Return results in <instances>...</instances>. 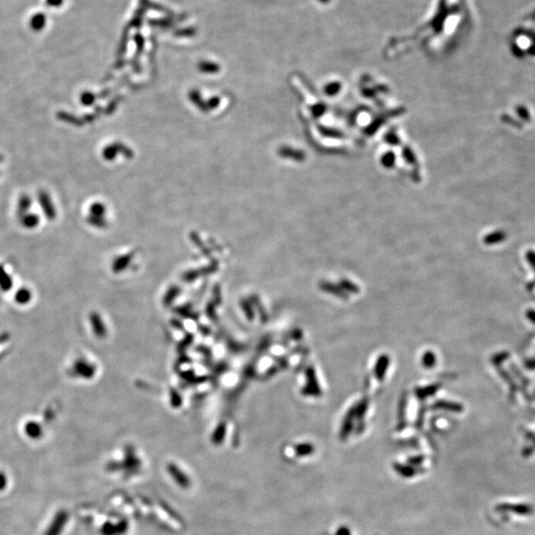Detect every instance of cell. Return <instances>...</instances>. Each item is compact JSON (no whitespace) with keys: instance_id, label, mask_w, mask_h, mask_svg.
<instances>
[{"instance_id":"6","label":"cell","mask_w":535,"mask_h":535,"mask_svg":"<svg viewBox=\"0 0 535 535\" xmlns=\"http://www.w3.org/2000/svg\"><path fill=\"white\" fill-rule=\"evenodd\" d=\"M7 484L6 477L3 473H0V490H3Z\"/></svg>"},{"instance_id":"3","label":"cell","mask_w":535,"mask_h":535,"mask_svg":"<svg viewBox=\"0 0 535 535\" xmlns=\"http://www.w3.org/2000/svg\"><path fill=\"white\" fill-rule=\"evenodd\" d=\"M12 286V280L10 276L0 267V288L3 290H9Z\"/></svg>"},{"instance_id":"5","label":"cell","mask_w":535,"mask_h":535,"mask_svg":"<svg viewBox=\"0 0 535 535\" xmlns=\"http://www.w3.org/2000/svg\"><path fill=\"white\" fill-rule=\"evenodd\" d=\"M501 509H507V510H513V511H515L514 513H521V514H526V513H530L531 512V508L528 507V506H515V507H513V506H506V507H501Z\"/></svg>"},{"instance_id":"4","label":"cell","mask_w":535,"mask_h":535,"mask_svg":"<svg viewBox=\"0 0 535 535\" xmlns=\"http://www.w3.org/2000/svg\"><path fill=\"white\" fill-rule=\"evenodd\" d=\"M15 299L18 303H21V304H25L27 303L28 301L31 300V291L28 290V289H20L16 295H15Z\"/></svg>"},{"instance_id":"1","label":"cell","mask_w":535,"mask_h":535,"mask_svg":"<svg viewBox=\"0 0 535 535\" xmlns=\"http://www.w3.org/2000/svg\"><path fill=\"white\" fill-rule=\"evenodd\" d=\"M66 520H67L66 513L64 512L59 513L56 515V517L54 518V521L50 525V527L47 530V532L45 533V535H59L61 533L63 527H64V524H65Z\"/></svg>"},{"instance_id":"7","label":"cell","mask_w":535,"mask_h":535,"mask_svg":"<svg viewBox=\"0 0 535 535\" xmlns=\"http://www.w3.org/2000/svg\"><path fill=\"white\" fill-rule=\"evenodd\" d=\"M524 33H526V34L528 35V37H529V38H531V39H532V40H534V41H535V34H534V33H532V32H531V33H529V32H527V31H524Z\"/></svg>"},{"instance_id":"2","label":"cell","mask_w":535,"mask_h":535,"mask_svg":"<svg viewBox=\"0 0 535 535\" xmlns=\"http://www.w3.org/2000/svg\"><path fill=\"white\" fill-rule=\"evenodd\" d=\"M26 434L31 438H38L42 435V428L41 425L38 424L37 423L30 422L25 426Z\"/></svg>"},{"instance_id":"8","label":"cell","mask_w":535,"mask_h":535,"mask_svg":"<svg viewBox=\"0 0 535 535\" xmlns=\"http://www.w3.org/2000/svg\"><path fill=\"white\" fill-rule=\"evenodd\" d=\"M528 51H529V54H531V55H535V46H532V47H531V48H530V49H529Z\"/></svg>"}]
</instances>
